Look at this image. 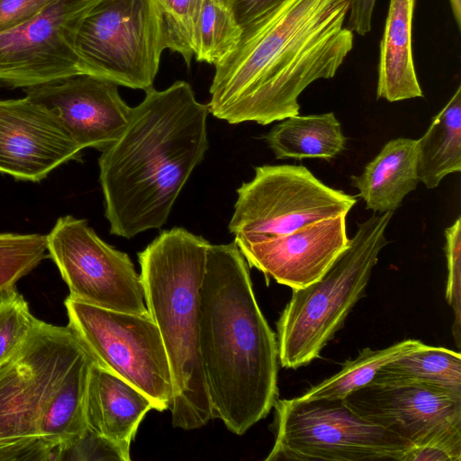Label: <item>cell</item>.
Instances as JSON below:
<instances>
[{
  "label": "cell",
  "mask_w": 461,
  "mask_h": 461,
  "mask_svg": "<svg viewBox=\"0 0 461 461\" xmlns=\"http://www.w3.org/2000/svg\"><path fill=\"white\" fill-rule=\"evenodd\" d=\"M351 0H280L241 29L215 64L209 112L230 124L267 125L299 114L298 97L332 78L354 45Z\"/></svg>",
  "instance_id": "obj_1"
},
{
  "label": "cell",
  "mask_w": 461,
  "mask_h": 461,
  "mask_svg": "<svg viewBox=\"0 0 461 461\" xmlns=\"http://www.w3.org/2000/svg\"><path fill=\"white\" fill-rule=\"evenodd\" d=\"M145 92L122 135L98 159L110 232L126 239L167 222L209 145V108L187 82Z\"/></svg>",
  "instance_id": "obj_2"
},
{
  "label": "cell",
  "mask_w": 461,
  "mask_h": 461,
  "mask_svg": "<svg viewBox=\"0 0 461 461\" xmlns=\"http://www.w3.org/2000/svg\"><path fill=\"white\" fill-rule=\"evenodd\" d=\"M199 348L213 419L243 435L267 416L277 399L279 353L235 241L208 249Z\"/></svg>",
  "instance_id": "obj_3"
},
{
  "label": "cell",
  "mask_w": 461,
  "mask_h": 461,
  "mask_svg": "<svg viewBox=\"0 0 461 461\" xmlns=\"http://www.w3.org/2000/svg\"><path fill=\"white\" fill-rule=\"evenodd\" d=\"M94 362L68 325L38 321L0 366V461L65 459L87 429Z\"/></svg>",
  "instance_id": "obj_4"
},
{
  "label": "cell",
  "mask_w": 461,
  "mask_h": 461,
  "mask_svg": "<svg viewBox=\"0 0 461 461\" xmlns=\"http://www.w3.org/2000/svg\"><path fill=\"white\" fill-rule=\"evenodd\" d=\"M210 245L176 227L162 231L138 254L146 306L171 369L172 425L185 430L213 419L199 348L200 291Z\"/></svg>",
  "instance_id": "obj_5"
},
{
  "label": "cell",
  "mask_w": 461,
  "mask_h": 461,
  "mask_svg": "<svg viewBox=\"0 0 461 461\" xmlns=\"http://www.w3.org/2000/svg\"><path fill=\"white\" fill-rule=\"evenodd\" d=\"M393 212L361 222L347 248L316 282L294 289L276 323L279 363L297 369L320 357L364 296L372 270L387 244Z\"/></svg>",
  "instance_id": "obj_6"
},
{
  "label": "cell",
  "mask_w": 461,
  "mask_h": 461,
  "mask_svg": "<svg viewBox=\"0 0 461 461\" xmlns=\"http://www.w3.org/2000/svg\"><path fill=\"white\" fill-rule=\"evenodd\" d=\"M165 49L158 0H95L75 35L86 74L144 91L153 87Z\"/></svg>",
  "instance_id": "obj_7"
},
{
  "label": "cell",
  "mask_w": 461,
  "mask_h": 461,
  "mask_svg": "<svg viewBox=\"0 0 461 461\" xmlns=\"http://www.w3.org/2000/svg\"><path fill=\"white\" fill-rule=\"evenodd\" d=\"M266 461H402L411 445L352 411L342 399H276Z\"/></svg>",
  "instance_id": "obj_8"
},
{
  "label": "cell",
  "mask_w": 461,
  "mask_h": 461,
  "mask_svg": "<svg viewBox=\"0 0 461 461\" xmlns=\"http://www.w3.org/2000/svg\"><path fill=\"white\" fill-rule=\"evenodd\" d=\"M237 194L228 226L236 244L260 242L348 215L357 203L355 196L326 185L302 165L258 167Z\"/></svg>",
  "instance_id": "obj_9"
},
{
  "label": "cell",
  "mask_w": 461,
  "mask_h": 461,
  "mask_svg": "<svg viewBox=\"0 0 461 461\" xmlns=\"http://www.w3.org/2000/svg\"><path fill=\"white\" fill-rule=\"evenodd\" d=\"M68 326L102 367L135 386L168 410L174 389L170 365L159 330L148 313L139 314L65 300Z\"/></svg>",
  "instance_id": "obj_10"
},
{
  "label": "cell",
  "mask_w": 461,
  "mask_h": 461,
  "mask_svg": "<svg viewBox=\"0 0 461 461\" xmlns=\"http://www.w3.org/2000/svg\"><path fill=\"white\" fill-rule=\"evenodd\" d=\"M47 248L69 297L108 310L149 312L140 276L128 254L101 240L86 220L58 219Z\"/></svg>",
  "instance_id": "obj_11"
},
{
  "label": "cell",
  "mask_w": 461,
  "mask_h": 461,
  "mask_svg": "<svg viewBox=\"0 0 461 461\" xmlns=\"http://www.w3.org/2000/svg\"><path fill=\"white\" fill-rule=\"evenodd\" d=\"M95 1L59 0L27 23L0 33V83L26 88L86 74L75 50V35Z\"/></svg>",
  "instance_id": "obj_12"
},
{
  "label": "cell",
  "mask_w": 461,
  "mask_h": 461,
  "mask_svg": "<svg viewBox=\"0 0 461 461\" xmlns=\"http://www.w3.org/2000/svg\"><path fill=\"white\" fill-rule=\"evenodd\" d=\"M342 400L358 416L411 446L461 426V393L431 383L371 381Z\"/></svg>",
  "instance_id": "obj_13"
},
{
  "label": "cell",
  "mask_w": 461,
  "mask_h": 461,
  "mask_svg": "<svg viewBox=\"0 0 461 461\" xmlns=\"http://www.w3.org/2000/svg\"><path fill=\"white\" fill-rule=\"evenodd\" d=\"M24 92L58 119L81 149H106L122 135L132 113L117 84L88 74L51 80Z\"/></svg>",
  "instance_id": "obj_14"
},
{
  "label": "cell",
  "mask_w": 461,
  "mask_h": 461,
  "mask_svg": "<svg viewBox=\"0 0 461 461\" xmlns=\"http://www.w3.org/2000/svg\"><path fill=\"white\" fill-rule=\"evenodd\" d=\"M82 149L58 119L25 96L0 100V172L37 182Z\"/></svg>",
  "instance_id": "obj_15"
},
{
  "label": "cell",
  "mask_w": 461,
  "mask_h": 461,
  "mask_svg": "<svg viewBox=\"0 0 461 461\" xmlns=\"http://www.w3.org/2000/svg\"><path fill=\"white\" fill-rule=\"evenodd\" d=\"M347 215L321 220L288 234L237 244L248 264L294 289L319 280L347 248Z\"/></svg>",
  "instance_id": "obj_16"
},
{
  "label": "cell",
  "mask_w": 461,
  "mask_h": 461,
  "mask_svg": "<svg viewBox=\"0 0 461 461\" xmlns=\"http://www.w3.org/2000/svg\"><path fill=\"white\" fill-rule=\"evenodd\" d=\"M153 409L154 403L142 392L93 363L85 405L89 429L130 447L145 414Z\"/></svg>",
  "instance_id": "obj_17"
},
{
  "label": "cell",
  "mask_w": 461,
  "mask_h": 461,
  "mask_svg": "<svg viewBox=\"0 0 461 461\" xmlns=\"http://www.w3.org/2000/svg\"><path fill=\"white\" fill-rule=\"evenodd\" d=\"M419 182L417 140L408 138L386 142L359 176H351L366 208L379 213L393 212Z\"/></svg>",
  "instance_id": "obj_18"
},
{
  "label": "cell",
  "mask_w": 461,
  "mask_h": 461,
  "mask_svg": "<svg viewBox=\"0 0 461 461\" xmlns=\"http://www.w3.org/2000/svg\"><path fill=\"white\" fill-rule=\"evenodd\" d=\"M416 0H390L380 43L376 95L389 102L422 97L412 55Z\"/></svg>",
  "instance_id": "obj_19"
},
{
  "label": "cell",
  "mask_w": 461,
  "mask_h": 461,
  "mask_svg": "<svg viewBox=\"0 0 461 461\" xmlns=\"http://www.w3.org/2000/svg\"><path fill=\"white\" fill-rule=\"evenodd\" d=\"M264 139L278 159L318 158L329 161L341 153L346 144L333 113L285 118Z\"/></svg>",
  "instance_id": "obj_20"
},
{
  "label": "cell",
  "mask_w": 461,
  "mask_h": 461,
  "mask_svg": "<svg viewBox=\"0 0 461 461\" xmlns=\"http://www.w3.org/2000/svg\"><path fill=\"white\" fill-rule=\"evenodd\" d=\"M461 170V86L432 119L417 140V171L420 182L437 187L451 173Z\"/></svg>",
  "instance_id": "obj_21"
},
{
  "label": "cell",
  "mask_w": 461,
  "mask_h": 461,
  "mask_svg": "<svg viewBox=\"0 0 461 461\" xmlns=\"http://www.w3.org/2000/svg\"><path fill=\"white\" fill-rule=\"evenodd\" d=\"M425 346L419 339H410L382 349L363 348L356 358L346 361L338 373L296 398L301 401L343 399L351 392L370 383L386 364Z\"/></svg>",
  "instance_id": "obj_22"
},
{
  "label": "cell",
  "mask_w": 461,
  "mask_h": 461,
  "mask_svg": "<svg viewBox=\"0 0 461 461\" xmlns=\"http://www.w3.org/2000/svg\"><path fill=\"white\" fill-rule=\"evenodd\" d=\"M410 380L438 384L461 393V356L426 345L384 366L372 381Z\"/></svg>",
  "instance_id": "obj_23"
},
{
  "label": "cell",
  "mask_w": 461,
  "mask_h": 461,
  "mask_svg": "<svg viewBox=\"0 0 461 461\" xmlns=\"http://www.w3.org/2000/svg\"><path fill=\"white\" fill-rule=\"evenodd\" d=\"M240 33L232 0H201L194 56L215 65L234 49Z\"/></svg>",
  "instance_id": "obj_24"
},
{
  "label": "cell",
  "mask_w": 461,
  "mask_h": 461,
  "mask_svg": "<svg viewBox=\"0 0 461 461\" xmlns=\"http://www.w3.org/2000/svg\"><path fill=\"white\" fill-rule=\"evenodd\" d=\"M47 253V235L0 233V293L15 287Z\"/></svg>",
  "instance_id": "obj_25"
},
{
  "label": "cell",
  "mask_w": 461,
  "mask_h": 461,
  "mask_svg": "<svg viewBox=\"0 0 461 461\" xmlns=\"http://www.w3.org/2000/svg\"><path fill=\"white\" fill-rule=\"evenodd\" d=\"M38 321L15 287L0 293V366L21 348Z\"/></svg>",
  "instance_id": "obj_26"
},
{
  "label": "cell",
  "mask_w": 461,
  "mask_h": 461,
  "mask_svg": "<svg viewBox=\"0 0 461 461\" xmlns=\"http://www.w3.org/2000/svg\"><path fill=\"white\" fill-rule=\"evenodd\" d=\"M164 16L167 49L179 53L189 66L194 52L201 0H158Z\"/></svg>",
  "instance_id": "obj_27"
},
{
  "label": "cell",
  "mask_w": 461,
  "mask_h": 461,
  "mask_svg": "<svg viewBox=\"0 0 461 461\" xmlns=\"http://www.w3.org/2000/svg\"><path fill=\"white\" fill-rule=\"evenodd\" d=\"M445 253L447 267L446 299L454 312L453 336L456 347L461 343V218L445 230Z\"/></svg>",
  "instance_id": "obj_28"
},
{
  "label": "cell",
  "mask_w": 461,
  "mask_h": 461,
  "mask_svg": "<svg viewBox=\"0 0 461 461\" xmlns=\"http://www.w3.org/2000/svg\"><path fill=\"white\" fill-rule=\"evenodd\" d=\"M461 426L453 427L417 446H411L402 461H460Z\"/></svg>",
  "instance_id": "obj_29"
},
{
  "label": "cell",
  "mask_w": 461,
  "mask_h": 461,
  "mask_svg": "<svg viewBox=\"0 0 461 461\" xmlns=\"http://www.w3.org/2000/svg\"><path fill=\"white\" fill-rule=\"evenodd\" d=\"M65 459L129 461L131 460L130 447L87 428Z\"/></svg>",
  "instance_id": "obj_30"
},
{
  "label": "cell",
  "mask_w": 461,
  "mask_h": 461,
  "mask_svg": "<svg viewBox=\"0 0 461 461\" xmlns=\"http://www.w3.org/2000/svg\"><path fill=\"white\" fill-rule=\"evenodd\" d=\"M59 0H0V33L32 20Z\"/></svg>",
  "instance_id": "obj_31"
},
{
  "label": "cell",
  "mask_w": 461,
  "mask_h": 461,
  "mask_svg": "<svg viewBox=\"0 0 461 461\" xmlns=\"http://www.w3.org/2000/svg\"><path fill=\"white\" fill-rule=\"evenodd\" d=\"M376 0H351L348 28L364 36L371 31L372 16Z\"/></svg>",
  "instance_id": "obj_32"
},
{
  "label": "cell",
  "mask_w": 461,
  "mask_h": 461,
  "mask_svg": "<svg viewBox=\"0 0 461 461\" xmlns=\"http://www.w3.org/2000/svg\"><path fill=\"white\" fill-rule=\"evenodd\" d=\"M280 0H232L233 13L240 29L247 26L260 14Z\"/></svg>",
  "instance_id": "obj_33"
},
{
  "label": "cell",
  "mask_w": 461,
  "mask_h": 461,
  "mask_svg": "<svg viewBox=\"0 0 461 461\" xmlns=\"http://www.w3.org/2000/svg\"><path fill=\"white\" fill-rule=\"evenodd\" d=\"M458 29L461 28V0H448Z\"/></svg>",
  "instance_id": "obj_34"
}]
</instances>
